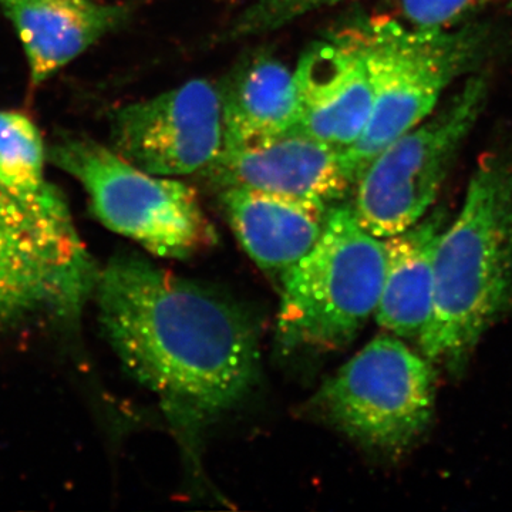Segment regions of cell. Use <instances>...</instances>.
<instances>
[{
  "mask_svg": "<svg viewBox=\"0 0 512 512\" xmlns=\"http://www.w3.org/2000/svg\"><path fill=\"white\" fill-rule=\"evenodd\" d=\"M218 86L224 147L268 140L298 127L301 107L295 76L281 60L251 57Z\"/></svg>",
  "mask_w": 512,
  "mask_h": 512,
  "instance_id": "16",
  "label": "cell"
},
{
  "mask_svg": "<svg viewBox=\"0 0 512 512\" xmlns=\"http://www.w3.org/2000/svg\"><path fill=\"white\" fill-rule=\"evenodd\" d=\"M512 303V161L478 163L466 200L441 234L423 355L463 372L478 342Z\"/></svg>",
  "mask_w": 512,
  "mask_h": 512,
  "instance_id": "2",
  "label": "cell"
},
{
  "mask_svg": "<svg viewBox=\"0 0 512 512\" xmlns=\"http://www.w3.org/2000/svg\"><path fill=\"white\" fill-rule=\"evenodd\" d=\"M50 163L89 194L94 217L150 254L188 259L214 247L217 231L197 191L175 177L146 173L89 138H63L46 148Z\"/></svg>",
  "mask_w": 512,
  "mask_h": 512,
  "instance_id": "5",
  "label": "cell"
},
{
  "mask_svg": "<svg viewBox=\"0 0 512 512\" xmlns=\"http://www.w3.org/2000/svg\"><path fill=\"white\" fill-rule=\"evenodd\" d=\"M340 33L362 55L373 94L365 131L340 151L355 185L380 151L433 113L448 84L477 62L487 33L478 26L416 28L384 16Z\"/></svg>",
  "mask_w": 512,
  "mask_h": 512,
  "instance_id": "3",
  "label": "cell"
},
{
  "mask_svg": "<svg viewBox=\"0 0 512 512\" xmlns=\"http://www.w3.org/2000/svg\"><path fill=\"white\" fill-rule=\"evenodd\" d=\"M99 274L50 241L0 187V330L39 313L72 315Z\"/></svg>",
  "mask_w": 512,
  "mask_h": 512,
  "instance_id": "9",
  "label": "cell"
},
{
  "mask_svg": "<svg viewBox=\"0 0 512 512\" xmlns=\"http://www.w3.org/2000/svg\"><path fill=\"white\" fill-rule=\"evenodd\" d=\"M487 96V77H470L439 113L394 140L363 168L350 207L367 232L393 237L426 217Z\"/></svg>",
  "mask_w": 512,
  "mask_h": 512,
  "instance_id": "6",
  "label": "cell"
},
{
  "mask_svg": "<svg viewBox=\"0 0 512 512\" xmlns=\"http://www.w3.org/2000/svg\"><path fill=\"white\" fill-rule=\"evenodd\" d=\"M239 244L259 268L281 275L308 254L322 235L328 205L254 188L220 190Z\"/></svg>",
  "mask_w": 512,
  "mask_h": 512,
  "instance_id": "12",
  "label": "cell"
},
{
  "mask_svg": "<svg viewBox=\"0 0 512 512\" xmlns=\"http://www.w3.org/2000/svg\"><path fill=\"white\" fill-rule=\"evenodd\" d=\"M46 158L36 124L18 111L0 110V187L57 247L87 259L63 195L47 181Z\"/></svg>",
  "mask_w": 512,
  "mask_h": 512,
  "instance_id": "14",
  "label": "cell"
},
{
  "mask_svg": "<svg viewBox=\"0 0 512 512\" xmlns=\"http://www.w3.org/2000/svg\"><path fill=\"white\" fill-rule=\"evenodd\" d=\"M446 227V214L437 211L412 228L384 238L386 272L376 319L399 338H420L429 323L434 262Z\"/></svg>",
  "mask_w": 512,
  "mask_h": 512,
  "instance_id": "15",
  "label": "cell"
},
{
  "mask_svg": "<svg viewBox=\"0 0 512 512\" xmlns=\"http://www.w3.org/2000/svg\"><path fill=\"white\" fill-rule=\"evenodd\" d=\"M215 187L254 188L332 207L353 191L339 148L292 130L282 136L222 148L202 173Z\"/></svg>",
  "mask_w": 512,
  "mask_h": 512,
  "instance_id": "10",
  "label": "cell"
},
{
  "mask_svg": "<svg viewBox=\"0 0 512 512\" xmlns=\"http://www.w3.org/2000/svg\"><path fill=\"white\" fill-rule=\"evenodd\" d=\"M96 293L111 348L183 426L217 419L254 386V329L220 296L138 255L111 259Z\"/></svg>",
  "mask_w": 512,
  "mask_h": 512,
  "instance_id": "1",
  "label": "cell"
},
{
  "mask_svg": "<svg viewBox=\"0 0 512 512\" xmlns=\"http://www.w3.org/2000/svg\"><path fill=\"white\" fill-rule=\"evenodd\" d=\"M111 150L146 173H204L224 148L220 86L192 79L114 111Z\"/></svg>",
  "mask_w": 512,
  "mask_h": 512,
  "instance_id": "8",
  "label": "cell"
},
{
  "mask_svg": "<svg viewBox=\"0 0 512 512\" xmlns=\"http://www.w3.org/2000/svg\"><path fill=\"white\" fill-rule=\"evenodd\" d=\"M409 25L424 29H451L490 0H397Z\"/></svg>",
  "mask_w": 512,
  "mask_h": 512,
  "instance_id": "18",
  "label": "cell"
},
{
  "mask_svg": "<svg viewBox=\"0 0 512 512\" xmlns=\"http://www.w3.org/2000/svg\"><path fill=\"white\" fill-rule=\"evenodd\" d=\"M301 117L295 130L346 150L369 123L373 94L366 64L342 33L309 47L293 70Z\"/></svg>",
  "mask_w": 512,
  "mask_h": 512,
  "instance_id": "11",
  "label": "cell"
},
{
  "mask_svg": "<svg viewBox=\"0 0 512 512\" xmlns=\"http://www.w3.org/2000/svg\"><path fill=\"white\" fill-rule=\"evenodd\" d=\"M349 0H256L225 33L228 40L266 35L315 10L330 8Z\"/></svg>",
  "mask_w": 512,
  "mask_h": 512,
  "instance_id": "17",
  "label": "cell"
},
{
  "mask_svg": "<svg viewBox=\"0 0 512 512\" xmlns=\"http://www.w3.org/2000/svg\"><path fill=\"white\" fill-rule=\"evenodd\" d=\"M0 9L18 32L33 84L73 62L128 16L126 6L93 0H0Z\"/></svg>",
  "mask_w": 512,
  "mask_h": 512,
  "instance_id": "13",
  "label": "cell"
},
{
  "mask_svg": "<svg viewBox=\"0 0 512 512\" xmlns=\"http://www.w3.org/2000/svg\"><path fill=\"white\" fill-rule=\"evenodd\" d=\"M384 272V239L367 232L350 205L329 207L315 247L282 278V345L316 352L346 348L375 315Z\"/></svg>",
  "mask_w": 512,
  "mask_h": 512,
  "instance_id": "4",
  "label": "cell"
},
{
  "mask_svg": "<svg viewBox=\"0 0 512 512\" xmlns=\"http://www.w3.org/2000/svg\"><path fill=\"white\" fill-rule=\"evenodd\" d=\"M315 402L350 440L394 456L430 426L436 373L399 336L379 335L323 384Z\"/></svg>",
  "mask_w": 512,
  "mask_h": 512,
  "instance_id": "7",
  "label": "cell"
}]
</instances>
